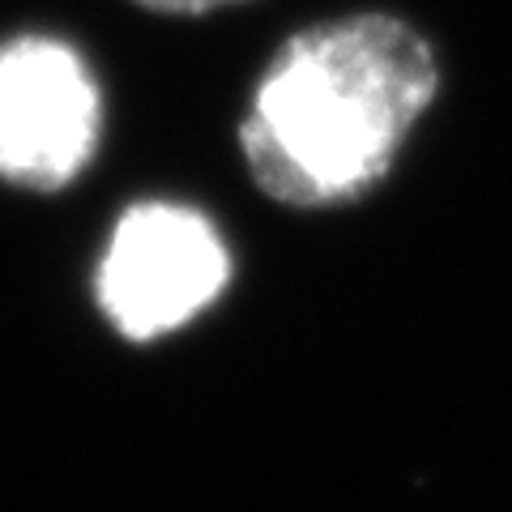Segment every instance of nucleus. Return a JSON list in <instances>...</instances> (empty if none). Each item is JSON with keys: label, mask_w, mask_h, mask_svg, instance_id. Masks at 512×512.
I'll list each match as a JSON object with an SVG mask.
<instances>
[{"label": "nucleus", "mask_w": 512, "mask_h": 512, "mask_svg": "<svg viewBox=\"0 0 512 512\" xmlns=\"http://www.w3.org/2000/svg\"><path fill=\"white\" fill-rule=\"evenodd\" d=\"M440 94V60L397 13L295 30L256 77L239 124L252 184L286 210H338L389 180Z\"/></svg>", "instance_id": "1"}, {"label": "nucleus", "mask_w": 512, "mask_h": 512, "mask_svg": "<svg viewBox=\"0 0 512 512\" xmlns=\"http://www.w3.org/2000/svg\"><path fill=\"white\" fill-rule=\"evenodd\" d=\"M133 5L150 9V13H163V18H205V13L248 5V0H133Z\"/></svg>", "instance_id": "4"}, {"label": "nucleus", "mask_w": 512, "mask_h": 512, "mask_svg": "<svg viewBox=\"0 0 512 512\" xmlns=\"http://www.w3.org/2000/svg\"><path fill=\"white\" fill-rule=\"evenodd\" d=\"M103 146V86L77 43L13 35L0 43V184L60 192Z\"/></svg>", "instance_id": "3"}, {"label": "nucleus", "mask_w": 512, "mask_h": 512, "mask_svg": "<svg viewBox=\"0 0 512 512\" xmlns=\"http://www.w3.org/2000/svg\"><path fill=\"white\" fill-rule=\"evenodd\" d=\"M235 256L218 222L188 201H137L107 235L94 295L124 342L188 329L231 286Z\"/></svg>", "instance_id": "2"}]
</instances>
